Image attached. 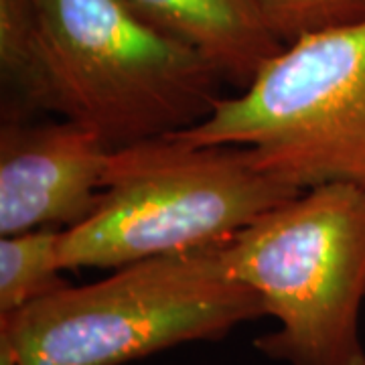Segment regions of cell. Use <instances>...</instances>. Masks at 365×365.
I'll use <instances>...</instances> for the list:
<instances>
[{
    "label": "cell",
    "instance_id": "1",
    "mask_svg": "<svg viewBox=\"0 0 365 365\" xmlns=\"http://www.w3.org/2000/svg\"><path fill=\"white\" fill-rule=\"evenodd\" d=\"M266 317L225 270L220 246L126 264L98 282L55 290L0 317L16 365H124L185 343L223 339Z\"/></svg>",
    "mask_w": 365,
    "mask_h": 365
},
{
    "label": "cell",
    "instance_id": "2",
    "mask_svg": "<svg viewBox=\"0 0 365 365\" xmlns=\"http://www.w3.org/2000/svg\"><path fill=\"white\" fill-rule=\"evenodd\" d=\"M225 270L276 321L256 349L287 365H365V187L327 182L220 246Z\"/></svg>",
    "mask_w": 365,
    "mask_h": 365
},
{
    "label": "cell",
    "instance_id": "3",
    "mask_svg": "<svg viewBox=\"0 0 365 365\" xmlns=\"http://www.w3.org/2000/svg\"><path fill=\"white\" fill-rule=\"evenodd\" d=\"M299 193L237 146H197L175 134L130 144L110 153L96 211L61 232V264L116 270L222 246Z\"/></svg>",
    "mask_w": 365,
    "mask_h": 365
},
{
    "label": "cell",
    "instance_id": "4",
    "mask_svg": "<svg viewBox=\"0 0 365 365\" xmlns=\"http://www.w3.org/2000/svg\"><path fill=\"white\" fill-rule=\"evenodd\" d=\"M51 67L55 116L110 150L195 126L223 79L130 0H35Z\"/></svg>",
    "mask_w": 365,
    "mask_h": 365
},
{
    "label": "cell",
    "instance_id": "5",
    "mask_svg": "<svg viewBox=\"0 0 365 365\" xmlns=\"http://www.w3.org/2000/svg\"><path fill=\"white\" fill-rule=\"evenodd\" d=\"M175 136L244 148L254 167L299 191L365 187V16L287 45L248 88Z\"/></svg>",
    "mask_w": 365,
    "mask_h": 365
},
{
    "label": "cell",
    "instance_id": "6",
    "mask_svg": "<svg viewBox=\"0 0 365 365\" xmlns=\"http://www.w3.org/2000/svg\"><path fill=\"white\" fill-rule=\"evenodd\" d=\"M110 148L71 120L0 126V235L66 232L86 222L102 193Z\"/></svg>",
    "mask_w": 365,
    "mask_h": 365
},
{
    "label": "cell",
    "instance_id": "7",
    "mask_svg": "<svg viewBox=\"0 0 365 365\" xmlns=\"http://www.w3.org/2000/svg\"><path fill=\"white\" fill-rule=\"evenodd\" d=\"M155 25L193 47L223 83L244 90L284 45L254 0H130Z\"/></svg>",
    "mask_w": 365,
    "mask_h": 365
},
{
    "label": "cell",
    "instance_id": "8",
    "mask_svg": "<svg viewBox=\"0 0 365 365\" xmlns=\"http://www.w3.org/2000/svg\"><path fill=\"white\" fill-rule=\"evenodd\" d=\"M2 122L55 114L49 51L35 0H0Z\"/></svg>",
    "mask_w": 365,
    "mask_h": 365
},
{
    "label": "cell",
    "instance_id": "9",
    "mask_svg": "<svg viewBox=\"0 0 365 365\" xmlns=\"http://www.w3.org/2000/svg\"><path fill=\"white\" fill-rule=\"evenodd\" d=\"M61 232L33 230L2 235L0 240V317L13 314L26 304L67 284L61 278Z\"/></svg>",
    "mask_w": 365,
    "mask_h": 365
},
{
    "label": "cell",
    "instance_id": "10",
    "mask_svg": "<svg viewBox=\"0 0 365 365\" xmlns=\"http://www.w3.org/2000/svg\"><path fill=\"white\" fill-rule=\"evenodd\" d=\"M284 47L307 35L349 25L365 16V0H254Z\"/></svg>",
    "mask_w": 365,
    "mask_h": 365
},
{
    "label": "cell",
    "instance_id": "11",
    "mask_svg": "<svg viewBox=\"0 0 365 365\" xmlns=\"http://www.w3.org/2000/svg\"><path fill=\"white\" fill-rule=\"evenodd\" d=\"M0 365H16L13 353L4 343H0Z\"/></svg>",
    "mask_w": 365,
    "mask_h": 365
}]
</instances>
